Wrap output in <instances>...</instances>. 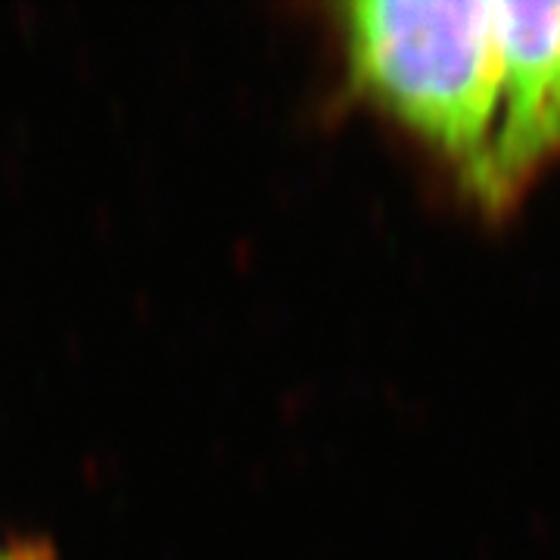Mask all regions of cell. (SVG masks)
Returning a JSON list of instances; mask_svg holds the SVG:
<instances>
[{
    "label": "cell",
    "mask_w": 560,
    "mask_h": 560,
    "mask_svg": "<svg viewBox=\"0 0 560 560\" xmlns=\"http://www.w3.org/2000/svg\"><path fill=\"white\" fill-rule=\"evenodd\" d=\"M492 13L501 121L489 206H501L560 150V0H492Z\"/></svg>",
    "instance_id": "2"
},
{
    "label": "cell",
    "mask_w": 560,
    "mask_h": 560,
    "mask_svg": "<svg viewBox=\"0 0 560 560\" xmlns=\"http://www.w3.org/2000/svg\"><path fill=\"white\" fill-rule=\"evenodd\" d=\"M0 560H54L44 541H0Z\"/></svg>",
    "instance_id": "3"
},
{
    "label": "cell",
    "mask_w": 560,
    "mask_h": 560,
    "mask_svg": "<svg viewBox=\"0 0 560 560\" xmlns=\"http://www.w3.org/2000/svg\"><path fill=\"white\" fill-rule=\"evenodd\" d=\"M352 88L492 194L501 54L492 0H355L340 7Z\"/></svg>",
    "instance_id": "1"
}]
</instances>
